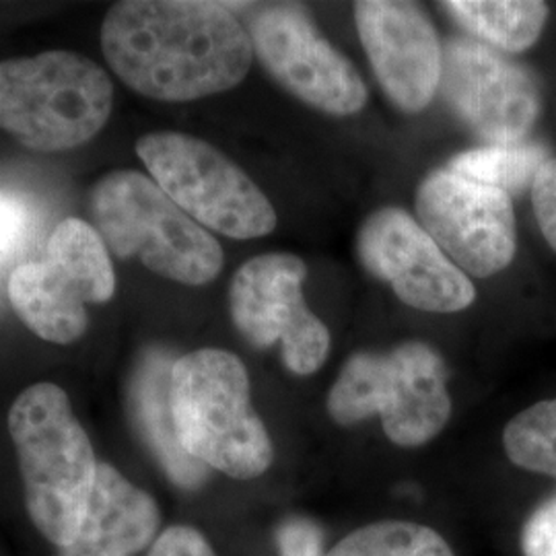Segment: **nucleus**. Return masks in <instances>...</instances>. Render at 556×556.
I'll return each instance as SVG.
<instances>
[{
  "label": "nucleus",
  "mask_w": 556,
  "mask_h": 556,
  "mask_svg": "<svg viewBox=\"0 0 556 556\" xmlns=\"http://www.w3.org/2000/svg\"><path fill=\"white\" fill-rule=\"evenodd\" d=\"M503 445L519 468L556 478V397L538 402L511 418Z\"/></svg>",
  "instance_id": "aec40b11"
},
{
  "label": "nucleus",
  "mask_w": 556,
  "mask_h": 556,
  "mask_svg": "<svg viewBox=\"0 0 556 556\" xmlns=\"http://www.w3.org/2000/svg\"><path fill=\"white\" fill-rule=\"evenodd\" d=\"M439 89L489 144L523 142L540 114L534 77L482 41L456 38L443 48Z\"/></svg>",
  "instance_id": "9b49d317"
},
{
  "label": "nucleus",
  "mask_w": 556,
  "mask_h": 556,
  "mask_svg": "<svg viewBox=\"0 0 556 556\" xmlns=\"http://www.w3.org/2000/svg\"><path fill=\"white\" fill-rule=\"evenodd\" d=\"M523 556H556V497L542 503L521 532Z\"/></svg>",
  "instance_id": "b1692460"
},
{
  "label": "nucleus",
  "mask_w": 556,
  "mask_h": 556,
  "mask_svg": "<svg viewBox=\"0 0 556 556\" xmlns=\"http://www.w3.org/2000/svg\"><path fill=\"white\" fill-rule=\"evenodd\" d=\"M91 215L118 258H139L151 273L190 287L219 277V241L144 174L103 176L91 190Z\"/></svg>",
  "instance_id": "39448f33"
},
{
  "label": "nucleus",
  "mask_w": 556,
  "mask_h": 556,
  "mask_svg": "<svg viewBox=\"0 0 556 556\" xmlns=\"http://www.w3.org/2000/svg\"><path fill=\"white\" fill-rule=\"evenodd\" d=\"M262 66L295 98L330 116H353L367 103L357 68L298 9L270 7L250 25Z\"/></svg>",
  "instance_id": "f8f14e48"
},
{
  "label": "nucleus",
  "mask_w": 556,
  "mask_h": 556,
  "mask_svg": "<svg viewBox=\"0 0 556 556\" xmlns=\"http://www.w3.org/2000/svg\"><path fill=\"white\" fill-rule=\"evenodd\" d=\"M363 266L386 282L406 305L454 314L472 305L477 289L433 238L406 211L379 208L358 231Z\"/></svg>",
  "instance_id": "ddd939ff"
},
{
  "label": "nucleus",
  "mask_w": 556,
  "mask_h": 556,
  "mask_svg": "<svg viewBox=\"0 0 556 556\" xmlns=\"http://www.w3.org/2000/svg\"><path fill=\"white\" fill-rule=\"evenodd\" d=\"M328 556H456L435 530L413 521H378L342 538Z\"/></svg>",
  "instance_id": "6ab92c4d"
},
{
  "label": "nucleus",
  "mask_w": 556,
  "mask_h": 556,
  "mask_svg": "<svg viewBox=\"0 0 556 556\" xmlns=\"http://www.w3.org/2000/svg\"><path fill=\"white\" fill-rule=\"evenodd\" d=\"M101 50L126 87L157 101L233 89L254 59L250 34L220 2L124 0L101 25Z\"/></svg>",
  "instance_id": "f257e3e1"
},
{
  "label": "nucleus",
  "mask_w": 556,
  "mask_h": 556,
  "mask_svg": "<svg viewBox=\"0 0 556 556\" xmlns=\"http://www.w3.org/2000/svg\"><path fill=\"white\" fill-rule=\"evenodd\" d=\"M307 266L293 254L248 260L229 291L231 318L258 349L282 344V361L295 376L316 374L330 351V332L303 299Z\"/></svg>",
  "instance_id": "1a4fd4ad"
},
{
  "label": "nucleus",
  "mask_w": 556,
  "mask_h": 556,
  "mask_svg": "<svg viewBox=\"0 0 556 556\" xmlns=\"http://www.w3.org/2000/svg\"><path fill=\"white\" fill-rule=\"evenodd\" d=\"M116 293L110 250L98 229L85 220L56 225L40 262H23L9 278V299L21 321L54 344L79 340L87 303H108Z\"/></svg>",
  "instance_id": "0eeeda50"
},
{
  "label": "nucleus",
  "mask_w": 556,
  "mask_h": 556,
  "mask_svg": "<svg viewBox=\"0 0 556 556\" xmlns=\"http://www.w3.org/2000/svg\"><path fill=\"white\" fill-rule=\"evenodd\" d=\"M532 204L540 231L556 252V157L540 167L532 184Z\"/></svg>",
  "instance_id": "5701e85b"
},
{
  "label": "nucleus",
  "mask_w": 556,
  "mask_h": 556,
  "mask_svg": "<svg viewBox=\"0 0 556 556\" xmlns=\"http://www.w3.org/2000/svg\"><path fill=\"white\" fill-rule=\"evenodd\" d=\"M25 505L34 526L64 548L79 532L98 482V457L71 400L56 383H34L9 410Z\"/></svg>",
  "instance_id": "f03ea898"
},
{
  "label": "nucleus",
  "mask_w": 556,
  "mask_h": 556,
  "mask_svg": "<svg viewBox=\"0 0 556 556\" xmlns=\"http://www.w3.org/2000/svg\"><path fill=\"white\" fill-rule=\"evenodd\" d=\"M328 413L338 425L379 415L396 445H425L452 415L445 363L435 349L417 340L386 353H357L344 363L328 394Z\"/></svg>",
  "instance_id": "423d86ee"
},
{
  "label": "nucleus",
  "mask_w": 556,
  "mask_h": 556,
  "mask_svg": "<svg viewBox=\"0 0 556 556\" xmlns=\"http://www.w3.org/2000/svg\"><path fill=\"white\" fill-rule=\"evenodd\" d=\"M151 179L179 208L220 236L254 239L277 227L270 200L250 176L206 140L151 132L137 142Z\"/></svg>",
  "instance_id": "6e6552de"
},
{
  "label": "nucleus",
  "mask_w": 556,
  "mask_h": 556,
  "mask_svg": "<svg viewBox=\"0 0 556 556\" xmlns=\"http://www.w3.org/2000/svg\"><path fill=\"white\" fill-rule=\"evenodd\" d=\"M278 556L324 555V532L307 517H289L277 528Z\"/></svg>",
  "instance_id": "4be33fe9"
},
{
  "label": "nucleus",
  "mask_w": 556,
  "mask_h": 556,
  "mask_svg": "<svg viewBox=\"0 0 556 556\" xmlns=\"http://www.w3.org/2000/svg\"><path fill=\"white\" fill-rule=\"evenodd\" d=\"M114 108V85L75 52L0 60V130L40 153L71 151L98 137Z\"/></svg>",
  "instance_id": "20e7f679"
},
{
  "label": "nucleus",
  "mask_w": 556,
  "mask_h": 556,
  "mask_svg": "<svg viewBox=\"0 0 556 556\" xmlns=\"http://www.w3.org/2000/svg\"><path fill=\"white\" fill-rule=\"evenodd\" d=\"M548 160V149L544 144L523 140L516 144L470 149L450 161L447 169L478 184L498 188L511 197L532 188L540 167Z\"/></svg>",
  "instance_id": "a211bd4d"
},
{
  "label": "nucleus",
  "mask_w": 556,
  "mask_h": 556,
  "mask_svg": "<svg viewBox=\"0 0 556 556\" xmlns=\"http://www.w3.org/2000/svg\"><path fill=\"white\" fill-rule=\"evenodd\" d=\"M174 363L163 349H149L140 357L130 383V413L165 475L181 489H197L208 477V468L188 456L176 435L169 404Z\"/></svg>",
  "instance_id": "dca6fc26"
},
{
  "label": "nucleus",
  "mask_w": 556,
  "mask_h": 556,
  "mask_svg": "<svg viewBox=\"0 0 556 556\" xmlns=\"http://www.w3.org/2000/svg\"><path fill=\"white\" fill-rule=\"evenodd\" d=\"M155 498L100 464L98 482L89 498L79 532L60 556H132L142 551L160 528Z\"/></svg>",
  "instance_id": "2eb2a0df"
},
{
  "label": "nucleus",
  "mask_w": 556,
  "mask_h": 556,
  "mask_svg": "<svg viewBox=\"0 0 556 556\" xmlns=\"http://www.w3.org/2000/svg\"><path fill=\"white\" fill-rule=\"evenodd\" d=\"M443 9L478 40L503 52H526L548 21V7L538 0H450Z\"/></svg>",
  "instance_id": "f3484780"
},
{
  "label": "nucleus",
  "mask_w": 556,
  "mask_h": 556,
  "mask_svg": "<svg viewBox=\"0 0 556 556\" xmlns=\"http://www.w3.org/2000/svg\"><path fill=\"white\" fill-rule=\"evenodd\" d=\"M34 215L23 200L0 194V264L15 258L31 236Z\"/></svg>",
  "instance_id": "412c9836"
},
{
  "label": "nucleus",
  "mask_w": 556,
  "mask_h": 556,
  "mask_svg": "<svg viewBox=\"0 0 556 556\" xmlns=\"http://www.w3.org/2000/svg\"><path fill=\"white\" fill-rule=\"evenodd\" d=\"M358 38L386 96L404 112H422L435 98L443 48L429 17L413 2L355 4Z\"/></svg>",
  "instance_id": "4468645a"
},
{
  "label": "nucleus",
  "mask_w": 556,
  "mask_h": 556,
  "mask_svg": "<svg viewBox=\"0 0 556 556\" xmlns=\"http://www.w3.org/2000/svg\"><path fill=\"white\" fill-rule=\"evenodd\" d=\"M169 404L179 445L206 468L238 480L270 468L275 447L252 406L248 369L233 353L200 349L179 357Z\"/></svg>",
  "instance_id": "7ed1b4c3"
},
{
  "label": "nucleus",
  "mask_w": 556,
  "mask_h": 556,
  "mask_svg": "<svg viewBox=\"0 0 556 556\" xmlns=\"http://www.w3.org/2000/svg\"><path fill=\"white\" fill-rule=\"evenodd\" d=\"M149 556H217L208 540L190 526H172L161 534Z\"/></svg>",
  "instance_id": "393cba45"
},
{
  "label": "nucleus",
  "mask_w": 556,
  "mask_h": 556,
  "mask_svg": "<svg viewBox=\"0 0 556 556\" xmlns=\"http://www.w3.org/2000/svg\"><path fill=\"white\" fill-rule=\"evenodd\" d=\"M417 217L464 275L491 277L516 258L514 202L498 188L433 172L418 186Z\"/></svg>",
  "instance_id": "9d476101"
}]
</instances>
